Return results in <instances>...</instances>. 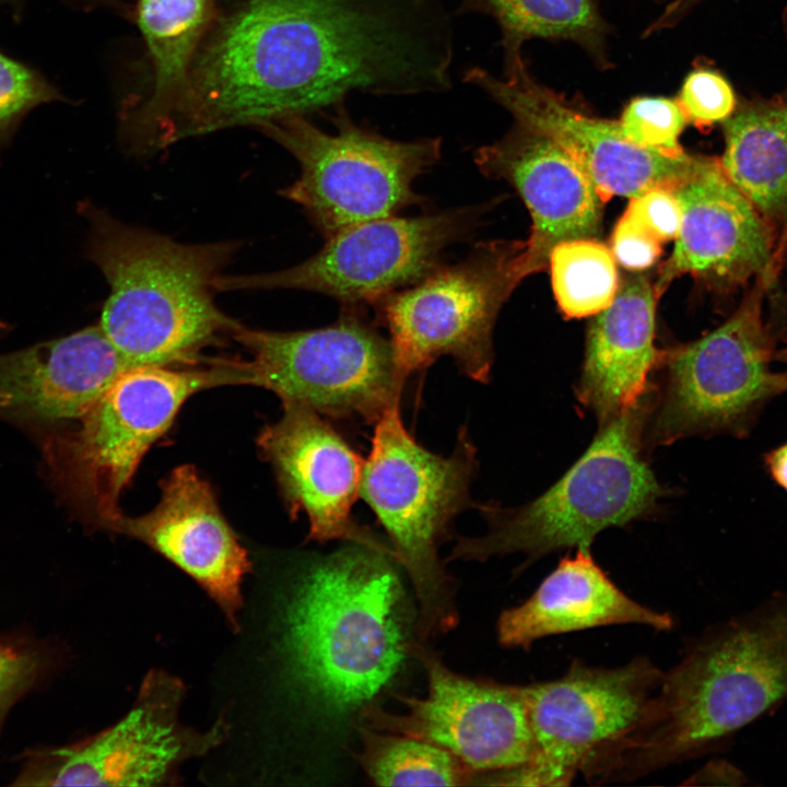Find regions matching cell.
I'll return each mask as SVG.
<instances>
[{
    "instance_id": "29",
    "label": "cell",
    "mask_w": 787,
    "mask_h": 787,
    "mask_svg": "<svg viewBox=\"0 0 787 787\" xmlns=\"http://www.w3.org/2000/svg\"><path fill=\"white\" fill-rule=\"evenodd\" d=\"M61 99L62 94L42 72L0 51V148L33 108Z\"/></svg>"
},
{
    "instance_id": "33",
    "label": "cell",
    "mask_w": 787,
    "mask_h": 787,
    "mask_svg": "<svg viewBox=\"0 0 787 787\" xmlns=\"http://www.w3.org/2000/svg\"><path fill=\"white\" fill-rule=\"evenodd\" d=\"M624 213L661 244L679 234L682 212L671 189L657 187L630 198Z\"/></svg>"
},
{
    "instance_id": "26",
    "label": "cell",
    "mask_w": 787,
    "mask_h": 787,
    "mask_svg": "<svg viewBox=\"0 0 787 787\" xmlns=\"http://www.w3.org/2000/svg\"><path fill=\"white\" fill-rule=\"evenodd\" d=\"M484 13L496 20L505 57L530 38L573 40L604 62L606 25L592 0H461L457 14Z\"/></svg>"
},
{
    "instance_id": "21",
    "label": "cell",
    "mask_w": 787,
    "mask_h": 787,
    "mask_svg": "<svg viewBox=\"0 0 787 787\" xmlns=\"http://www.w3.org/2000/svg\"><path fill=\"white\" fill-rule=\"evenodd\" d=\"M133 366L99 325L0 356L8 406L45 420L81 419Z\"/></svg>"
},
{
    "instance_id": "2",
    "label": "cell",
    "mask_w": 787,
    "mask_h": 787,
    "mask_svg": "<svg viewBox=\"0 0 787 787\" xmlns=\"http://www.w3.org/2000/svg\"><path fill=\"white\" fill-rule=\"evenodd\" d=\"M786 701L787 588L695 639L636 725L603 748L599 774L632 780L703 756Z\"/></svg>"
},
{
    "instance_id": "7",
    "label": "cell",
    "mask_w": 787,
    "mask_h": 787,
    "mask_svg": "<svg viewBox=\"0 0 787 787\" xmlns=\"http://www.w3.org/2000/svg\"><path fill=\"white\" fill-rule=\"evenodd\" d=\"M768 282L757 278L742 305L715 330L659 353L655 367L661 373L648 389L645 449L692 436H747L766 403L783 393L762 316Z\"/></svg>"
},
{
    "instance_id": "9",
    "label": "cell",
    "mask_w": 787,
    "mask_h": 787,
    "mask_svg": "<svg viewBox=\"0 0 787 787\" xmlns=\"http://www.w3.org/2000/svg\"><path fill=\"white\" fill-rule=\"evenodd\" d=\"M232 337L250 355L248 385L272 391L282 404L375 424L400 403L406 380L389 339L350 310L322 328L267 331L240 325Z\"/></svg>"
},
{
    "instance_id": "6",
    "label": "cell",
    "mask_w": 787,
    "mask_h": 787,
    "mask_svg": "<svg viewBox=\"0 0 787 787\" xmlns=\"http://www.w3.org/2000/svg\"><path fill=\"white\" fill-rule=\"evenodd\" d=\"M646 393L601 424L582 457L547 492L518 507L477 505L489 530L459 537L447 561L522 553L533 562L563 549H589L603 529L654 515L665 489L644 457Z\"/></svg>"
},
{
    "instance_id": "11",
    "label": "cell",
    "mask_w": 787,
    "mask_h": 787,
    "mask_svg": "<svg viewBox=\"0 0 787 787\" xmlns=\"http://www.w3.org/2000/svg\"><path fill=\"white\" fill-rule=\"evenodd\" d=\"M663 672L646 657L616 668L575 660L560 678L525 685L532 751L522 765L478 774L473 786H567L603 745L641 719Z\"/></svg>"
},
{
    "instance_id": "4",
    "label": "cell",
    "mask_w": 787,
    "mask_h": 787,
    "mask_svg": "<svg viewBox=\"0 0 787 787\" xmlns=\"http://www.w3.org/2000/svg\"><path fill=\"white\" fill-rule=\"evenodd\" d=\"M79 210L90 223L87 257L110 287L98 325L133 367L195 363L240 326L214 301L236 242L181 244L90 202Z\"/></svg>"
},
{
    "instance_id": "34",
    "label": "cell",
    "mask_w": 787,
    "mask_h": 787,
    "mask_svg": "<svg viewBox=\"0 0 787 787\" xmlns=\"http://www.w3.org/2000/svg\"><path fill=\"white\" fill-rule=\"evenodd\" d=\"M611 245L615 261L633 271L649 268L661 254V243L625 213L614 227Z\"/></svg>"
},
{
    "instance_id": "17",
    "label": "cell",
    "mask_w": 787,
    "mask_h": 787,
    "mask_svg": "<svg viewBox=\"0 0 787 787\" xmlns=\"http://www.w3.org/2000/svg\"><path fill=\"white\" fill-rule=\"evenodd\" d=\"M282 407L281 418L261 430L257 445L272 467L290 515L307 516L306 540L357 543L395 560L388 541L357 524L351 513L360 496V454L322 415L298 404Z\"/></svg>"
},
{
    "instance_id": "38",
    "label": "cell",
    "mask_w": 787,
    "mask_h": 787,
    "mask_svg": "<svg viewBox=\"0 0 787 787\" xmlns=\"http://www.w3.org/2000/svg\"><path fill=\"white\" fill-rule=\"evenodd\" d=\"M776 359L784 364V369L779 372L783 392L787 391V348L776 354Z\"/></svg>"
},
{
    "instance_id": "37",
    "label": "cell",
    "mask_w": 787,
    "mask_h": 787,
    "mask_svg": "<svg viewBox=\"0 0 787 787\" xmlns=\"http://www.w3.org/2000/svg\"><path fill=\"white\" fill-rule=\"evenodd\" d=\"M81 8L90 9L95 7L121 8L119 0H71Z\"/></svg>"
},
{
    "instance_id": "5",
    "label": "cell",
    "mask_w": 787,
    "mask_h": 787,
    "mask_svg": "<svg viewBox=\"0 0 787 787\" xmlns=\"http://www.w3.org/2000/svg\"><path fill=\"white\" fill-rule=\"evenodd\" d=\"M477 448L460 427L448 456L418 443L404 426L400 403L375 423L364 461L360 497L387 533L395 561L408 576L418 601L415 634L422 643L459 622L456 584L439 556L455 518L475 506L470 488Z\"/></svg>"
},
{
    "instance_id": "12",
    "label": "cell",
    "mask_w": 787,
    "mask_h": 787,
    "mask_svg": "<svg viewBox=\"0 0 787 787\" xmlns=\"http://www.w3.org/2000/svg\"><path fill=\"white\" fill-rule=\"evenodd\" d=\"M510 255L509 243L481 244L465 260L438 266L380 302L395 364L406 381L444 355L472 380L490 381L493 325L515 289Z\"/></svg>"
},
{
    "instance_id": "27",
    "label": "cell",
    "mask_w": 787,
    "mask_h": 787,
    "mask_svg": "<svg viewBox=\"0 0 787 787\" xmlns=\"http://www.w3.org/2000/svg\"><path fill=\"white\" fill-rule=\"evenodd\" d=\"M357 761L378 786H471L475 773L446 749L400 733L357 727Z\"/></svg>"
},
{
    "instance_id": "28",
    "label": "cell",
    "mask_w": 787,
    "mask_h": 787,
    "mask_svg": "<svg viewBox=\"0 0 787 787\" xmlns=\"http://www.w3.org/2000/svg\"><path fill=\"white\" fill-rule=\"evenodd\" d=\"M552 287L567 317L597 315L613 301L619 287L612 251L594 238L562 242L549 257Z\"/></svg>"
},
{
    "instance_id": "15",
    "label": "cell",
    "mask_w": 787,
    "mask_h": 787,
    "mask_svg": "<svg viewBox=\"0 0 787 787\" xmlns=\"http://www.w3.org/2000/svg\"><path fill=\"white\" fill-rule=\"evenodd\" d=\"M411 655L424 670L426 696L396 695L406 707L403 713L372 703L357 713L362 725L442 747L475 775L514 768L530 759L532 733L525 685L459 674L418 638Z\"/></svg>"
},
{
    "instance_id": "19",
    "label": "cell",
    "mask_w": 787,
    "mask_h": 787,
    "mask_svg": "<svg viewBox=\"0 0 787 787\" xmlns=\"http://www.w3.org/2000/svg\"><path fill=\"white\" fill-rule=\"evenodd\" d=\"M474 161L489 176L508 180L528 208L532 226L524 243L513 244L509 272L514 286L549 265L554 246L594 238L602 199L583 167L544 136L521 125L480 148Z\"/></svg>"
},
{
    "instance_id": "10",
    "label": "cell",
    "mask_w": 787,
    "mask_h": 787,
    "mask_svg": "<svg viewBox=\"0 0 787 787\" xmlns=\"http://www.w3.org/2000/svg\"><path fill=\"white\" fill-rule=\"evenodd\" d=\"M240 361L205 368L139 366L124 373L63 438L62 465L74 490L103 528L121 514L119 498L151 445L172 425L195 392L220 385H247Z\"/></svg>"
},
{
    "instance_id": "36",
    "label": "cell",
    "mask_w": 787,
    "mask_h": 787,
    "mask_svg": "<svg viewBox=\"0 0 787 787\" xmlns=\"http://www.w3.org/2000/svg\"><path fill=\"white\" fill-rule=\"evenodd\" d=\"M700 0H673L647 31L648 34L673 26Z\"/></svg>"
},
{
    "instance_id": "35",
    "label": "cell",
    "mask_w": 787,
    "mask_h": 787,
    "mask_svg": "<svg viewBox=\"0 0 787 787\" xmlns=\"http://www.w3.org/2000/svg\"><path fill=\"white\" fill-rule=\"evenodd\" d=\"M765 465L772 479L787 491V443L766 454Z\"/></svg>"
},
{
    "instance_id": "25",
    "label": "cell",
    "mask_w": 787,
    "mask_h": 787,
    "mask_svg": "<svg viewBox=\"0 0 787 787\" xmlns=\"http://www.w3.org/2000/svg\"><path fill=\"white\" fill-rule=\"evenodd\" d=\"M719 160L772 231L787 230V97L753 99L724 122Z\"/></svg>"
},
{
    "instance_id": "1",
    "label": "cell",
    "mask_w": 787,
    "mask_h": 787,
    "mask_svg": "<svg viewBox=\"0 0 787 787\" xmlns=\"http://www.w3.org/2000/svg\"><path fill=\"white\" fill-rule=\"evenodd\" d=\"M453 56L444 0H236L197 51L165 146L331 110L353 92H445Z\"/></svg>"
},
{
    "instance_id": "14",
    "label": "cell",
    "mask_w": 787,
    "mask_h": 787,
    "mask_svg": "<svg viewBox=\"0 0 787 787\" xmlns=\"http://www.w3.org/2000/svg\"><path fill=\"white\" fill-rule=\"evenodd\" d=\"M472 211L413 218L391 215L357 223L328 237L314 256L287 269L225 275L218 291L296 289L345 303H376L437 267L442 251L470 230Z\"/></svg>"
},
{
    "instance_id": "24",
    "label": "cell",
    "mask_w": 787,
    "mask_h": 787,
    "mask_svg": "<svg viewBox=\"0 0 787 787\" xmlns=\"http://www.w3.org/2000/svg\"><path fill=\"white\" fill-rule=\"evenodd\" d=\"M220 0H138L134 20L151 68L148 96L120 122L126 148L139 155L164 150L171 125L188 90L197 51L219 13Z\"/></svg>"
},
{
    "instance_id": "8",
    "label": "cell",
    "mask_w": 787,
    "mask_h": 787,
    "mask_svg": "<svg viewBox=\"0 0 787 787\" xmlns=\"http://www.w3.org/2000/svg\"><path fill=\"white\" fill-rule=\"evenodd\" d=\"M331 111L334 133L322 131L303 115L255 127L299 164L298 178L281 193L298 204L327 238L422 203L412 186L439 160L441 139L392 140L356 125L343 102Z\"/></svg>"
},
{
    "instance_id": "31",
    "label": "cell",
    "mask_w": 787,
    "mask_h": 787,
    "mask_svg": "<svg viewBox=\"0 0 787 787\" xmlns=\"http://www.w3.org/2000/svg\"><path fill=\"white\" fill-rule=\"evenodd\" d=\"M678 102L696 126L725 122L737 108L736 93L718 71L698 68L685 78Z\"/></svg>"
},
{
    "instance_id": "16",
    "label": "cell",
    "mask_w": 787,
    "mask_h": 787,
    "mask_svg": "<svg viewBox=\"0 0 787 787\" xmlns=\"http://www.w3.org/2000/svg\"><path fill=\"white\" fill-rule=\"evenodd\" d=\"M465 82L484 91L515 118L563 149L587 173L602 201L612 196L636 197L649 189L673 187L685 176L694 156L645 149L623 134L619 122L579 111L536 81L521 51L505 57L503 78L481 67L466 71Z\"/></svg>"
},
{
    "instance_id": "39",
    "label": "cell",
    "mask_w": 787,
    "mask_h": 787,
    "mask_svg": "<svg viewBox=\"0 0 787 787\" xmlns=\"http://www.w3.org/2000/svg\"><path fill=\"white\" fill-rule=\"evenodd\" d=\"M8 406L7 398L0 392V407Z\"/></svg>"
},
{
    "instance_id": "3",
    "label": "cell",
    "mask_w": 787,
    "mask_h": 787,
    "mask_svg": "<svg viewBox=\"0 0 787 787\" xmlns=\"http://www.w3.org/2000/svg\"><path fill=\"white\" fill-rule=\"evenodd\" d=\"M378 550L349 542L308 559L281 613L280 651L295 686L336 713H357L412 658L416 612Z\"/></svg>"
},
{
    "instance_id": "18",
    "label": "cell",
    "mask_w": 787,
    "mask_h": 787,
    "mask_svg": "<svg viewBox=\"0 0 787 787\" xmlns=\"http://www.w3.org/2000/svg\"><path fill=\"white\" fill-rule=\"evenodd\" d=\"M672 191L682 220L674 249L654 287L657 297L686 273L727 287L753 277L772 279L775 234L719 160L694 156Z\"/></svg>"
},
{
    "instance_id": "22",
    "label": "cell",
    "mask_w": 787,
    "mask_h": 787,
    "mask_svg": "<svg viewBox=\"0 0 787 787\" xmlns=\"http://www.w3.org/2000/svg\"><path fill=\"white\" fill-rule=\"evenodd\" d=\"M656 298L645 277L627 278L589 326L575 393L600 425L633 408L649 387L659 355L654 344Z\"/></svg>"
},
{
    "instance_id": "32",
    "label": "cell",
    "mask_w": 787,
    "mask_h": 787,
    "mask_svg": "<svg viewBox=\"0 0 787 787\" xmlns=\"http://www.w3.org/2000/svg\"><path fill=\"white\" fill-rule=\"evenodd\" d=\"M46 667L45 655L17 639L0 638V724L11 704Z\"/></svg>"
},
{
    "instance_id": "30",
    "label": "cell",
    "mask_w": 787,
    "mask_h": 787,
    "mask_svg": "<svg viewBox=\"0 0 787 787\" xmlns=\"http://www.w3.org/2000/svg\"><path fill=\"white\" fill-rule=\"evenodd\" d=\"M618 122L625 138L638 146L672 154L684 152L679 137L689 120L678 99L634 98Z\"/></svg>"
},
{
    "instance_id": "23",
    "label": "cell",
    "mask_w": 787,
    "mask_h": 787,
    "mask_svg": "<svg viewBox=\"0 0 787 787\" xmlns=\"http://www.w3.org/2000/svg\"><path fill=\"white\" fill-rule=\"evenodd\" d=\"M615 624L669 631V613L647 608L624 594L589 553L566 556L521 604L501 613L497 639L506 648L528 649L547 636Z\"/></svg>"
},
{
    "instance_id": "13",
    "label": "cell",
    "mask_w": 787,
    "mask_h": 787,
    "mask_svg": "<svg viewBox=\"0 0 787 787\" xmlns=\"http://www.w3.org/2000/svg\"><path fill=\"white\" fill-rule=\"evenodd\" d=\"M186 693L176 676L150 670L131 709L115 725L75 744L36 752L20 785L165 786L181 766L221 745L231 726L223 717L205 730L180 721Z\"/></svg>"
},
{
    "instance_id": "20",
    "label": "cell",
    "mask_w": 787,
    "mask_h": 787,
    "mask_svg": "<svg viewBox=\"0 0 787 787\" xmlns=\"http://www.w3.org/2000/svg\"><path fill=\"white\" fill-rule=\"evenodd\" d=\"M149 513L121 514L107 530L143 542L190 576L212 599L231 630H239L242 586L252 564L223 517L210 484L193 466L175 468Z\"/></svg>"
}]
</instances>
